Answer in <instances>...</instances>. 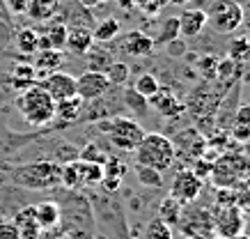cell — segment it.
Listing matches in <instances>:
<instances>
[{"label": "cell", "mask_w": 250, "mask_h": 239, "mask_svg": "<svg viewBox=\"0 0 250 239\" xmlns=\"http://www.w3.org/2000/svg\"><path fill=\"white\" fill-rule=\"evenodd\" d=\"M207 23L223 35L239 30L243 25V5L236 0H211L207 9Z\"/></svg>", "instance_id": "cell-4"}, {"label": "cell", "mask_w": 250, "mask_h": 239, "mask_svg": "<svg viewBox=\"0 0 250 239\" xmlns=\"http://www.w3.org/2000/svg\"><path fill=\"white\" fill-rule=\"evenodd\" d=\"M179 37V19L177 16H167L166 21H163V25H161L159 35H156V39H154V44H170V42H174V39Z\"/></svg>", "instance_id": "cell-28"}, {"label": "cell", "mask_w": 250, "mask_h": 239, "mask_svg": "<svg viewBox=\"0 0 250 239\" xmlns=\"http://www.w3.org/2000/svg\"><path fill=\"white\" fill-rule=\"evenodd\" d=\"M124 104L129 108H133L138 115H147V106H149V101L145 99L143 94H138L136 90H126L124 92Z\"/></svg>", "instance_id": "cell-33"}, {"label": "cell", "mask_w": 250, "mask_h": 239, "mask_svg": "<svg viewBox=\"0 0 250 239\" xmlns=\"http://www.w3.org/2000/svg\"><path fill=\"white\" fill-rule=\"evenodd\" d=\"M9 14H25L28 9V0H5Z\"/></svg>", "instance_id": "cell-37"}, {"label": "cell", "mask_w": 250, "mask_h": 239, "mask_svg": "<svg viewBox=\"0 0 250 239\" xmlns=\"http://www.w3.org/2000/svg\"><path fill=\"white\" fill-rule=\"evenodd\" d=\"M104 131L108 133V138L117 150H124V152H136V147L140 145V140L145 136V129L140 127V122L131 120V117H113L110 122L106 124Z\"/></svg>", "instance_id": "cell-5"}, {"label": "cell", "mask_w": 250, "mask_h": 239, "mask_svg": "<svg viewBox=\"0 0 250 239\" xmlns=\"http://www.w3.org/2000/svg\"><path fill=\"white\" fill-rule=\"evenodd\" d=\"M154 46H156V44H154V37H149V35L143 30H131V32H126V37H124V51L129 55H136V58L152 55Z\"/></svg>", "instance_id": "cell-15"}, {"label": "cell", "mask_w": 250, "mask_h": 239, "mask_svg": "<svg viewBox=\"0 0 250 239\" xmlns=\"http://www.w3.org/2000/svg\"><path fill=\"white\" fill-rule=\"evenodd\" d=\"M78 2H81L83 7H94V5H99L101 0H78Z\"/></svg>", "instance_id": "cell-42"}, {"label": "cell", "mask_w": 250, "mask_h": 239, "mask_svg": "<svg viewBox=\"0 0 250 239\" xmlns=\"http://www.w3.org/2000/svg\"><path fill=\"white\" fill-rule=\"evenodd\" d=\"M0 239H16V228L12 221H0Z\"/></svg>", "instance_id": "cell-38"}, {"label": "cell", "mask_w": 250, "mask_h": 239, "mask_svg": "<svg viewBox=\"0 0 250 239\" xmlns=\"http://www.w3.org/2000/svg\"><path fill=\"white\" fill-rule=\"evenodd\" d=\"M179 19V37L193 39L197 35H202L207 28V12L205 9H186Z\"/></svg>", "instance_id": "cell-12"}, {"label": "cell", "mask_w": 250, "mask_h": 239, "mask_svg": "<svg viewBox=\"0 0 250 239\" xmlns=\"http://www.w3.org/2000/svg\"><path fill=\"white\" fill-rule=\"evenodd\" d=\"M122 25L117 19H113V16H108V19H104V21H99L97 25H94V30H92V37H94V42H113L117 35H120Z\"/></svg>", "instance_id": "cell-24"}, {"label": "cell", "mask_w": 250, "mask_h": 239, "mask_svg": "<svg viewBox=\"0 0 250 239\" xmlns=\"http://www.w3.org/2000/svg\"><path fill=\"white\" fill-rule=\"evenodd\" d=\"M83 104L85 101L81 97H69V99H62V101H55V117L62 120V122H74L81 117L83 113Z\"/></svg>", "instance_id": "cell-22"}, {"label": "cell", "mask_w": 250, "mask_h": 239, "mask_svg": "<svg viewBox=\"0 0 250 239\" xmlns=\"http://www.w3.org/2000/svg\"><path fill=\"white\" fill-rule=\"evenodd\" d=\"M35 216H37V223L42 230H48V228H55L60 223V207L55 205L53 200H42L35 205Z\"/></svg>", "instance_id": "cell-19"}, {"label": "cell", "mask_w": 250, "mask_h": 239, "mask_svg": "<svg viewBox=\"0 0 250 239\" xmlns=\"http://www.w3.org/2000/svg\"><path fill=\"white\" fill-rule=\"evenodd\" d=\"M67 35L69 28L62 21H55L39 35V48H55V51H64L67 48Z\"/></svg>", "instance_id": "cell-16"}, {"label": "cell", "mask_w": 250, "mask_h": 239, "mask_svg": "<svg viewBox=\"0 0 250 239\" xmlns=\"http://www.w3.org/2000/svg\"><path fill=\"white\" fill-rule=\"evenodd\" d=\"M14 44L23 55H35L39 51V32L35 28H21L16 32Z\"/></svg>", "instance_id": "cell-23"}, {"label": "cell", "mask_w": 250, "mask_h": 239, "mask_svg": "<svg viewBox=\"0 0 250 239\" xmlns=\"http://www.w3.org/2000/svg\"><path fill=\"white\" fill-rule=\"evenodd\" d=\"M159 87H161L159 78L154 76V74H149V71H147V74H140V76L136 78V85H133V90H136L138 94H143L147 101L159 92Z\"/></svg>", "instance_id": "cell-27"}, {"label": "cell", "mask_w": 250, "mask_h": 239, "mask_svg": "<svg viewBox=\"0 0 250 239\" xmlns=\"http://www.w3.org/2000/svg\"><path fill=\"white\" fill-rule=\"evenodd\" d=\"M101 2H106V0H101Z\"/></svg>", "instance_id": "cell-44"}, {"label": "cell", "mask_w": 250, "mask_h": 239, "mask_svg": "<svg viewBox=\"0 0 250 239\" xmlns=\"http://www.w3.org/2000/svg\"><path fill=\"white\" fill-rule=\"evenodd\" d=\"M104 74H106L110 87L113 85H126L131 78V67L126 62H110L106 69H104Z\"/></svg>", "instance_id": "cell-25"}, {"label": "cell", "mask_w": 250, "mask_h": 239, "mask_svg": "<svg viewBox=\"0 0 250 239\" xmlns=\"http://www.w3.org/2000/svg\"><path fill=\"white\" fill-rule=\"evenodd\" d=\"M232 138L234 140H250V127H243V124H234V129H232Z\"/></svg>", "instance_id": "cell-40"}, {"label": "cell", "mask_w": 250, "mask_h": 239, "mask_svg": "<svg viewBox=\"0 0 250 239\" xmlns=\"http://www.w3.org/2000/svg\"><path fill=\"white\" fill-rule=\"evenodd\" d=\"M243 225H246V221H243V214L239 212L236 205L220 207V212L216 214V218H213V230H216V235L223 239L241 237Z\"/></svg>", "instance_id": "cell-10"}, {"label": "cell", "mask_w": 250, "mask_h": 239, "mask_svg": "<svg viewBox=\"0 0 250 239\" xmlns=\"http://www.w3.org/2000/svg\"><path fill=\"white\" fill-rule=\"evenodd\" d=\"M200 69H202V76L211 78L213 74H216V69H218V58H213V55L202 58V60H200Z\"/></svg>", "instance_id": "cell-35"}, {"label": "cell", "mask_w": 250, "mask_h": 239, "mask_svg": "<svg viewBox=\"0 0 250 239\" xmlns=\"http://www.w3.org/2000/svg\"><path fill=\"white\" fill-rule=\"evenodd\" d=\"M159 218L161 221H166L170 228L177 225V223H182V205L174 200V198H166L159 207Z\"/></svg>", "instance_id": "cell-26"}, {"label": "cell", "mask_w": 250, "mask_h": 239, "mask_svg": "<svg viewBox=\"0 0 250 239\" xmlns=\"http://www.w3.org/2000/svg\"><path fill=\"white\" fill-rule=\"evenodd\" d=\"M229 58L234 62L250 60V37H239L229 44Z\"/></svg>", "instance_id": "cell-31"}, {"label": "cell", "mask_w": 250, "mask_h": 239, "mask_svg": "<svg viewBox=\"0 0 250 239\" xmlns=\"http://www.w3.org/2000/svg\"><path fill=\"white\" fill-rule=\"evenodd\" d=\"M174 156H177V147L167 136L156 131L145 133L140 145L136 147V163L138 166H147V168H154L163 173L174 163Z\"/></svg>", "instance_id": "cell-2"}, {"label": "cell", "mask_w": 250, "mask_h": 239, "mask_svg": "<svg viewBox=\"0 0 250 239\" xmlns=\"http://www.w3.org/2000/svg\"><path fill=\"white\" fill-rule=\"evenodd\" d=\"M145 239H172V228L156 216L145 228Z\"/></svg>", "instance_id": "cell-29"}, {"label": "cell", "mask_w": 250, "mask_h": 239, "mask_svg": "<svg viewBox=\"0 0 250 239\" xmlns=\"http://www.w3.org/2000/svg\"><path fill=\"white\" fill-rule=\"evenodd\" d=\"M202 186H205V179L193 175V170H179L170 186V198H174L184 207V205L197 200V196L202 193Z\"/></svg>", "instance_id": "cell-7"}, {"label": "cell", "mask_w": 250, "mask_h": 239, "mask_svg": "<svg viewBox=\"0 0 250 239\" xmlns=\"http://www.w3.org/2000/svg\"><path fill=\"white\" fill-rule=\"evenodd\" d=\"M236 124H243V127H250V104H243L236 110Z\"/></svg>", "instance_id": "cell-39"}, {"label": "cell", "mask_w": 250, "mask_h": 239, "mask_svg": "<svg viewBox=\"0 0 250 239\" xmlns=\"http://www.w3.org/2000/svg\"><path fill=\"white\" fill-rule=\"evenodd\" d=\"M213 173V163L211 161H205L202 156L200 159H195V163H193V175H197V177H211Z\"/></svg>", "instance_id": "cell-34"}, {"label": "cell", "mask_w": 250, "mask_h": 239, "mask_svg": "<svg viewBox=\"0 0 250 239\" xmlns=\"http://www.w3.org/2000/svg\"><path fill=\"white\" fill-rule=\"evenodd\" d=\"M170 2H174V5H184V2H188V0H170Z\"/></svg>", "instance_id": "cell-43"}, {"label": "cell", "mask_w": 250, "mask_h": 239, "mask_svg": "<svg viewBox=\"0 0 250 239\" xmlns=\"http://www.w3.org/2000/svg\"><path fill=\"white\" fill-rule=\"evenodd\" d=\"M78 159H83V161H92V163H101L104 166V161L108 159V154L99 147V143H87V145L81 150V156Z\"/></svg>", "instance_id": "cell-32"}, {"label": "cell", "mask_w": 250, "mask_h": 239, "mask_svg": "<svg viewBox=\"0 0 250 239\" xmlns=\"http://www.w3.org/2000/svg\"><path fill=\"white\" fill-rule=\"evenodd\" d=\"M236 207H239V212L241 214H250V189L243 193H236Z\"/></svg>", "instance_id": "cell-36"}, {"label": "cell", "mask_w": 250, "mask_h": 239, "mask_svg": "<svg viewBox=\"0 0 250 239\" xmlns=\"http://www.w3.org/2000/svg\"><path fill=\"white\" fill-rule=\"evenodd\" d=\"M62 0H28V9L25 14L35 19V21H46V19H53L60 9Z\"/></svg>", "instance_id": "cell-21"}, {"label": "cell", "mask_w": 250, "mask_h": 239, "mask_svg": "<svg viewBox=\"0 0 250 239\" xmlns=\"http://www.w3.org/2000/svg\"><path fill=\"white\" fill-rule=\"evenodd\" d=\"M124 175H126V163L120 161L117 156H108L104 161V179H101V184H104L106 191H117Z\"/></svg>", "instance_id": "cell-18"}, {"label": "cell", "mask_w": 250, "mask_h": 239, "mask_svg": "<svg viewBox=\"0 0 250 239\" xmlns=\"http://www.w3.org/2000/svg\"><path fill=\"white\" fill-rule=\"evenodd\" d=\"M37 85L42 90L53 97V101H62V99H69L76 94V76H71L67 71H53V74H46L44 78H39Z\"/></svg>", "instance_id": "cell-9"}, {"label": "cell", "mask_w": 250, "mask_h": 239, "mask_svg": "<svg viewBox=\"0 0 250 239\" xmlns=\"http://www.w3.org/2000/svg\"><path fill=\"white\" fill-rule=\"evenodd\" d=\"M110 90V83L104 71L87 69L76 78V97H81L83 101H97L101 97H106Z\"/></svg>", "instance_id": "cell-8"}, {"label": "cell", "mask_w": 250, "mask_h": 239, "mask_svg": "<svg viewBox=\"0 0 250 239\" xmlns=\"http://www.w3.org/2000/svg\"><path fill=\"white\" fill-rule=\"evenodd\" d=\"M92 46H94V37H92V30L85 28V25H78V28H69L67 35V48L76 55H85L90 53Z\"/></svg>", "instance_id": "cell-17"}, {"label": "cell", "mask_w": 250, "mask_h": 239, "mask_svg": "<svg viewBox=\"0 0 250 239\" xmlns=\"http://www.w3.org/2000/svg\"><path fill=\"white\" fill-rule=\"evenodd\" d=\"M152 106L159 110L161 115H166V117H179L186 110V106H184L182 101L174 97L172 90H167V87H159V92L154 94L152 99Z\"/></svg>", "instance_id": "cell-14"}, {"label": "cell", "mask_w": 250, "mask_h": 239, "mask_svg": "<svg viewBox=\"0 0 250 239\" xmlns=\"http://www.w3.org/2000/svg\"><path fill=\"white\" fill-rule=\"evenodd\" d=\"M136 175L140 179V184H145V186H152V189H161L163 186V175H161L159 170L147 168V166H138L136 163Z\"/></svg>", "instance_id": "cell-30"}, {"label": "cell", "mask_w": 250, "mask_h": 239, "mask_svg": "<svg viewBox=\"0 0 250 239\" xmlns=\"http://www.w3.org/2000/svg\"><path fill=\"white\" fill-rule=\"evenodd\" d=\"M12 85H14L19 92L28 90L32 85H37V71H35V67H32L30 62L14 65V69H12Z\"/></svg>", "instance_id": "cell-20"}, {"label": "cell", "mask_w": 250, "mask_h": 239, "mask_svg": "<svg viewBox=\"0 0 250 239\" xmlns=\"http://www.w3.org/2000/svg\"><path fill=\"white\" fill-rule=\"evenodd\" d=\"M104 179V166L92 161H69L62 166V186L67 189H83V186L101 184Z\"/></svg>", "instance_id": "cell-6"}, {"label": "cell", "mask_w": 250, "mask_h": 239, "mask_svg": "<svg viewBox=\"0 0 250 239\" xmlns=\"http://www.w3.org/2000/svg\"><path fill=\"white\" fill-rule=\"evenodd\" d=\"M64 65V53L62 51H55V48H39L35 53V62L32 67L37 71V81L44 78L46 74H53Z\"/></svg>", "instance_id": "cell-13"}, {"label": "cell", "mask_w": 250, "mask_h": 239, "mask_svg": "<svg viewBox=\"0 0 250 239\" xmlns=\"http://www.w3.org/2000/svg\"><path fill=\"white\" fill-rule=\"evenodd\" d=\"M12 223L16 228V239H39L42 237V228L35 216V205H25L14 214Z\"/></svg>", "instance_id": "cell-11"}, {"label": "cell", "mask_w": 250, "mask_h": 239, "mask_svg": "<svg viewBox=\"0 0 250 239\" xmlns=\"http://www.w3.org/2000/svg\"><path fill=\"white\" fill-rule=\"evenodd\" d=\"M16 108L30 127H46V124H51L55 120L53 97L46 90H42L39 85H32L28 90H23L16 97Z\"/></svg>", "instance_id": "cell-3"}, {"label": "cell", "mask_w": 250, "mask_h": 239, "mask_svg": "<svg viewBox=\"0 0 250 239\" xmlns=\"http://www.w3.org/2000/svg\"><path fill=\"white\" fill-rule=\"evenodd\" d=\"M0 21H9V12H7L5 0H0Z\"/></svg>", "instance_id": "cell-41"}, {"label": "cell", "mask_w": 250, "mask_h": 239, "mask_svg": "<svg viewBox=\"0 0 250 239\" xmlns=\"http://www.w3.org/2000/svg\"><path fill=\"white\" fill-rule=\"evenodd\" d=\"M9 177L25 191H48L62 184V166L55 161H32L16 166Z\"/></svg>", "instance_id": "cell-1"}]
</instances>
